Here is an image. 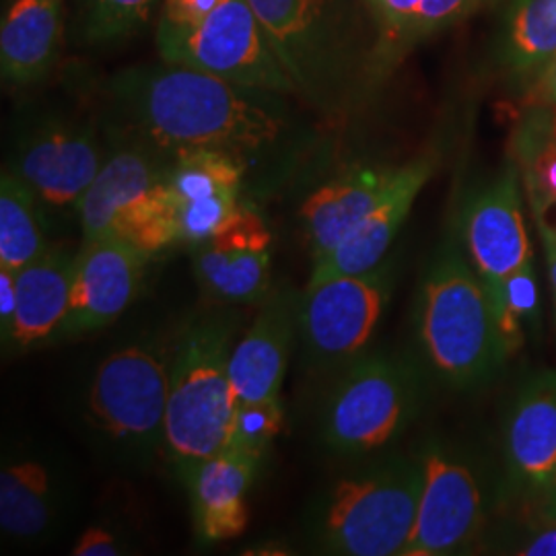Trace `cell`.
I'll use <instances>...</instances> for the list:
<instances>
[{
  "label": "cell",
  "instance_id": "cell-1",
  "mask_svg": "<svg viewBox=\"0 0 556 556\" xmlns=\"http://www.w3.org/2000/svg\"><path fill=\"white\" fill-rule=\"evenodd\" d=\"M108 130L172 160L219 151L245 167L250 192L275 190L318 144L293 96L219 79L194 68L137 64L108 80Z\"/></svg>",
  "mask_w": 556,
  "mask_h": 556
},
{
  "label": "cell",
  "instance_id": "cell-2",
  "mask_svg": "<svg viewBox=\"0 0 556 556\" xmlns=\"http://www.w3.org/2000/svg\"><path fill=\"white\" fill-rule=\"evenodd\" d=\"M176 334L178 328L122 344L89 381L80 420L108 466L144 472L163 456Z\"/></svg>",
  "mask_w": 556,
  "mask_h": 556
},
{
  "label": "cell",
  "instance_id": "cell-3",
  "mask_svg": "<svg viewBox=\"0 0 556 556\" xmlns=\"http://www.w3.org/2000/svg\"><path fill=\"white\" fill-rule=\"evenodd\" d=\"M243 316L217 305L186 319L176 334L163 457L186 486L225 447L236 408L231 355Z\"/></svg>",
  "mask_w": 556,
  "mask_h": 556
},
{
  "label": "cell",
  "instance_id": "cell-4",
  "mask_svg": "<svg viewBox=\"0 0 556 556\" xmlns=\"http://www.w3.org/2000/svg\"><path fill=\"white\" fill-rule=\"evenodd\" d=\"M420 459L390 457L337 478L314 498L303 534L318 555H402L417 519Z\"/></svg>",
  "mask_w": 556,
  "mask_h": 556
},
{
  "label": "cell",
  "instance_id": "cell-5",
  "mask_svg": "<svg viewBox=\"0 0 556 556\" xmlns=\"http://www.w3.org/2000/svg\"><path fill=\"white\" fill-rule=\"evenodd\" d=\"M417 334L431 371L457 390L491 378L509 357L489 293L454 243L439 250L420 282Z\"/></svg>",
  "mask_w": 556,
  "mask_h": 556
},
{
  "label": "cell",
  "instance_id": "cell-6",
  "mask_svg": "<svg viewBox=\"0 0 556 556\" xmlns=\"http://www.w3.org/2000/svg\"><path fill=\"white\" fill-rule=\"evenodd\" d=\"M422 392V371L415 361L388 353L361 355L338 371L324 397L319 438L340 457L376 454L410 427Z\"/></svg>",
  "mask_w": 556,
  "mask_h": 556
},
{
  "label": "cell",
  "instance_id": "cell-7",
  "mask_svg": "<svg viewBox=\"0 0 556 556\" xmlns=\"http://www.w3.org/2000/svg\"><path fill=\"white\" fill-rule=\"evenodd\" d=\"M394 266L381 262L361 275H342L305 285L299 338L309 369L340 371L365 355L392 295Z\"/></svg>",
  "mask_w": 556,
  "mask_h": 556
},
{
  "label": "cell",
  "instance_id": "cell-8",
  "mask_svg": "<svg viewBox=\"0 0 556 556\" xmlns=\"http://www.w3.org/2000/svg\"><path fill=\"white\" fill-rule=\"evenodd\" d=\"M161 60L239 85L298 98L248 0H223L206 20L178 31L157 29Z\"/></svg>",
  "mask_w": 556,
  "mask_h": 556
},
{
  "label": "cell",
  "instance_id": "cell-9",
  "mask_svg": "<svg viewBox=\"0 0 556 556\" xmlns=\"http://www.w3.org/2000/svg\"><path fill=\"white\" fill-rule=\"evenodd\" d=\"M79 505L73 466L41 443H11L0 462V532L9 546L41 548L59 540Z\"/></svg>",
  "mask_w": 556,
  "mask_h": 556
},
{
  "label": "cell",
  "instance_id": "cell-10",
  "mask_svg": "<svg viewBox=\"0 0 556 556\" xmlns=\"http://www.w3.org/2000/svg\"><path fill=\"white\" fill-rule=\"evenodd\" d=\"M108 155L93 122L66 114L27 119L7 169L20 176L50 215H79L80 200Z\"/></svg>",
  "mask_w": 556,
  "mask_h": 556
},
{
  "label": "cell",
  "instance_id": "cell-11",
  "mask_svg": "<svg viewBox=\"0 0 556 556\" xmlns=\"http://www.w3.org/2000/svg\"><path fill=\"white\" fill-rule=\"evenodd\" d=\"M298 98L319 112L334 108L342 79L337 0H248Z\"/></svg>",
  "mask_w": 556,
  "mask_h": 556
},
{
  "label": "cell",
  "instance_id": "cell-12",
  "mask_svg": "<svg viewBox=\"0 0 556 556\" xmlns=\"http://www.w3.org/2000/svg\"><path fill=\"white\" fill-rule=\"evenodd\" d=\"M422 489L417 519L400 556L456 555L477 536L482 493L475 472L441 445L420 457Z\"/></svg>",
  "mask_w": 556,
  "mask_h": 556
},
{
  "label": "cell",
  "instance_id": "cell-13",
  "mask_svg": "<svg viewBox=\"0 0 556 556\" xmlns=\"http://www.w3.org/2000/svg\"><path fill=\"white\" fill-rule=\"evenodd\" d=\"M151 256L119 238L80 241L60 340L96 334L137 301Z\"/></svg>",
  "mask_w": 556,
  "mask_h": 556
},
{
  "label": "cell",
  "instance_id": "cell-14",
  "mask_svg": "<svg viewBox=\"0 0 556 556\" xmlns=\"http://www.w3.org/2000/svg\"><path fill=\"white\" fill-rule=\"evenodd\" d=\"M108 155L80 200L83 241L114 238L122 220L167 181L169 160L140 140L105 132Z\"/></svg>",
  "mask_w": 556,
  "mask_h": 556
},
{
  "label": "cell",
  "instance_id": "cell-15",
  "mask_svg": "<svg viewBox=\"0 0 556 556\" xmlns=\"http://www.w3.org/2000/svg\"><path fill=\"white\" fill-rule=\"evenodd\" d=\"M167 184L178 204L181 241L190 245L213 238L250 194L245 167L219 151H188L172 157Z\"/></svg>",
  "mask_w": 556,
  "mask_h": 556
},
{
  "label": "cell",
  "instance_id": "cell-16",
  "mask_svg": "<svg viewBox=\"0 0 556 556\" xmlns=\"http://www.w3.org/2000/svg\"><path fill=\"white\" fill-rule=\"evenodd\" d=\"M301 293L293 289L270 291L258 305L252 324L238 338L231 355L233 402L280 397L293 342L299 337Z\"/></svg>",
  "mask_w": 556,
  "mask_h": 556
},
{
  "label": "cell",
  "instance_id": "cell-17",
  "mask_svg": "<svg viewBox=\"0 0 556 556\" xmlns=\"http://www.w3.org/2000/svg\"><path fill=\"white\" fill-rule=\"evenodd\" d=\"M464 238L482 282L509 277L532 262L514 167H507L493 184L468 200Z\"/></svg>",
  "mask_w": 556,
  "mask_h": 556
},
{
  "label": "cell",
  "instance_id": "cell-18",
  "mask_svg": "<svg viewBox=\"0 0 556 556\" xmlns=\"http://www.w3.org/2000/svg\"><path fill=\"white\" fill-rule=\"evenodd\" d=\"M404 174L400 167H353L324 181L303 200L299 219L309 256L330 254L392 194Z\"/></svg>",
  "mask_w": 556,
  "mask_h": 556
},
{
  "label": "cell",
  "instance_id": "cell-19",
  "mask_svg": "<svg viewBox=\"0 0 556 556\" xmlns=\"http://www.w3.org/2000/svg\"><path fill=\"white\" fill-rule=\"evenodd\" d=\"M77 250L52 243L40 258L17 270V309L9 334L2 338L7 353H29L60 340L68 314Z\"/></svg>",
  "mask_w": 556,
  "mask_h": 556
},
{
  "label": "cell",
  "instance_id": "cell-20",
  "mask_svg": "<svg viewBox=\"0 0 556 556\" xmlns=\"http://www.w3.org/2000/svg\"><path fill=\"white\" fill-rule=\"evenodd\" d=\"M433 169L435 161L431 157H420L406 163L404 174L396 188L392 190V194L383 200L367 219L361 220L355 231L342 243H338L330 254L314 262L307 285L342 275H361L379 266L386 258L400 227L410 215L418 192L433 176Z\"/></svg>",
  "mask_w": 556,
  "mask_h": 556
},
{
  "label": "cell",
  "instance_id": "cell-21",
  "mask_svg": "<svg viewBox=\"0 0 556 556\" xmlns=\"http://www.w3.org/2000/svg\"><path fill=\"white\" fill-rule=\"evenodd\" d=\"M260 462L223 447L208 457L188 484L194 530L202 544L241 536L248 528V493Z\"/></svg>",
  "mask_w": 556,
  "mask_h": 556
},
{
  "label": "cell",
  "instance_id": "cell-22",
  "mask_svg": "<svg viewBox=\"0 0 556 556\" xmlns=\"http://www.w3.org/2000/svg\"><path fill=\"white\" fill-rule=\"evenodd\" d=\"M505 447L517 482L546 491L556 478V371L530 379L507 420Z\"/></svg>",
  "mask_w": 556,
  "mask_h": 556
},
{
  "label": "cell",
  "instance_id": "cell-23",
  "mask_svg": "<svg viewBox=\"0 0 556 556\" xmlns=\"http://www.w3.org/2000/svg\"><path fill=\"white\" fill-rule=\"evenodd\" d=\"M62 0H13L0 27V73L15 87L48 77L60 54Z\"/></svg>",
  "mask_w": 556,
  "mask_h": 556
},
{
  "label": "cell",
  "instance_id": "cell-24",
  "mask_svg": "<svg viewBox=\"0 0 556 556\" xmlns=\"http://www.w3.org/2000/svg\"><path fill=\"white\" fill-rule=\"evenodd\" d=\"M194 277L200 291L217 305H260L273 291V252L204 241L194 252Z\"/></svg>",
  "mask_w": 556,
  "mask_h": 556
},
{
  "label": "cell",
  "instance_id": "cell-25",
  "mask_svg": "<svg viewBox=\"0 0 556 556\" xmlns=\"http://www.w3.org/2000/svg\"><path fill=\"white\" fill-rule=\"evenodd\" d=\"M50 245L43 204L20 176L4 167L0 176V266L20 270Z\"/></svg>",
  "mask_w": 556,
  "mask_h": 556
},
{
  "label": "cell",
  "instance_id": "cell-26",
  "mask_svg": "<svg viewBox=\"0 0 556 556\" xmlns=\"http://www.w3.org/2000/svg\"><path fill=\"white\" fill-rule=\"evenodd\" d=\"M556 56V0H514L507 13L505 60L521 79L536 80Z\"/></svg>",
  "mask_w": 556,
  "mask_h": 556
},
{
  "label": "cell",
  "instance_id": "cell-27",
  "mask_svg": "<svg viewBox=\"0 0 556 556\" xmlns=\"http://www.w3.org/2000/svg\"><path fill=\"white\" fill-rule=\"evenodd\" d=\"M497 319L498 334L507 355H514L523 342V328L536 326L540 299L532 262L517 268L509 277L482 282Z\"/></svg>",
  "mask_w": 556,
  "mask_h": 556
},
{
  "label": "cell",
  "instance_id": "cell-28",
  "mask_svg": "<svg viewBox=\"0 0 556 556\" xmlns=\"http://www.w3.org/2000/svg\"><path fill=\"white\" fill-rule=\"evenodd\" d=\"M519 153L532 204H556V114L538 116L521 130Z\"/></svg>",
  "mask_w": 556,
  "mask_h": 556
},
{
  "label": "cell",
  "instance_id": "cell-29",
  "mask_svg": "<svg viewBox=\"0 0 556 556\" xmlns=\"http://www.w3.org/2000/svg\"><path fill=\"white\" fill-rule=\"evenodd\" d=\"M285 420V408L280 397L245 402L233 408L225 447L239 454L254 457L262 464V457L270 450Z\"/></svg>",
  "mask_w": 556,
  "mask_h": 556
},
{
  "label": "cell",
  "instance_id": "cell-30",
  "mask_svg": "<svg viewBox=\"0 0 556 556\" xmlns=\"http://www.w3.org/2000/svg\"><path fill=\"white\" fill-rule=\"evenodd\" d=\"M157 0H80V27L85 40L110 43L124 40L142 27Z\"/></svg>",
  "mask_w": 556,
  "mask_h": 556
},
{
  "label": "cell",
  "instance_id": "cell-31",
  "mask_svg": "<svg viewBox=\"0 0 556 556\" xmlns=\"http://www.w3.org/2000/svg\"><path fill=\"white\" fill-rule=\"evenodd\" d=\"M71 553L77 556L135 555L139 553V542L135 532L118 519L101 517L80 532Z\"/></svg>",
  "mask_w": 556,
  "mask_h": 556
},
{
  "label": "cell",
  "instance_id": "cell-32",
  "mask_svg": "<svg viewBox=\"0 0 556 556\" xmlns=\"http://www.w3.org/2000/svg\"><path fill=\"white\" fill-rule=\"evenodd\" d=\"M486 0H422L418 9L417 20L410 27L408 38L413 36H427L445 25L464 20Z\"/></svg>",
  "mask_w": 556,
  "mask_h": 556
},
{
  "label": "cell",
  "instance_id": "cell-33",
  "mask_svg": "<svg viewBox=\"0 0 556 556\" xmlns=\"http://www.w3.org/2000/svg\"><path fill=\"white\" fill-rule=\"evenodd\" d=\"M223 0H163L157 29H190L206 20Z\"/></svg>",
  "mask_w": 556,
  "mask_h": 556
},
{
  "label": "cell",
  "instance_id": "cell-34",
  "mask_svg": "<svg viewBox=\"0 0 556 556\" xmlns=\"http://www.w3.org/2000/svg\"><path fill=\"white\" fill-rule=\"evenodd\" d=\"M369 2L374 4L386 31L397 38H408L410 27L417 20L418 9L422 4V0H369Z\"/></svg>",
  "mask_w": 556,
  "mask_h": 556
},
{
  "label": "cell",
  "instance_id": "cell-35",
  "mask_svg": "<svg viewBox=\"0 0 556 556\" xmlns=\"http://www.w3.org/2000/svg\"><path fill=\"white\" fill-rule=\"evenodd\" d=\"M17 309V270L0 266V338L7 337Z\"/></svg>",
  "mask_w": 556,
  "mask_h": 556
},
{
  "label": "cell",
  "instance_id": "cell-36",
  "mask_svg": "<svg viewBox=\"0 0 556 556\" xmlns=\"http://www.w3.org/2000/svg\"><path fill=\"white\" fill-rule=\"evenodd\" d=\"M532 208H534L540 238H542V243H544V252H546V262H548L551 282H553V293H555L556 301V227L546 219V208H542L538 204H532Z\"/></svg>",
  "mask_w": 556,
  "mask_h": 556
},
{
  "label": "cell",
  "instance_id": "cell-37",
  "mask_svg": "<svg viewBox=\"0 0 556 556\" xmlns=\"http://www.w3.org/2000/svg\"><path fill=\"white\" fill-rule=\"evenodd\" d=\"M523 556H556V521H546L542 530H538L534 538L517 551Z\"/></svg>",
  "mask_w": 556,
  "mask_h": 556
},
{
  "label": "cell",
  "instance_id": "cell-38",
  "mask_svg": "<svg viewBox=\"0 0 556 556\" xmlns=\"http://www.w3.org/2000/svg\"><path fill=\"white\" fill-rule=\"evenodd\" d=\"M534 98H536L538 103L556 105V56L551 60V64L534 80Z\"/></svg>",
  "mask_w": 556,
  "mask_h": 556
},
{
  "label": "cell",
  "instance_id": "cell-39",
  "mask_svg": "<svg viewBox=\"0 0 556 556\" xmlns=\"http://www.w3.org/2000/svg\"><path fill=\"white\" fill-rule=\"evenodd\" d=\"M546 493V501H544V519L546 521H556V478L555 482L544 491Z\"/></svg>",
  "mask_w": 556,
  "mask_h": 556
}]
</instances>
